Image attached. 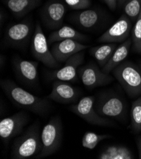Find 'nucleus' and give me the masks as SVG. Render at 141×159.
I'll use <instances>...</instances> for the list:
<instances>
[{"mask_svg":"<svg viewBox=\"0 0 141 159\" xmlns=\"http://www.w3.org/2000/svg\"><path fill=\"white\" fill-rule=\"evenodd\" d=\"M42 0H3V2L16 18H21L36 8Z\"/></svg>","mask_w":141,"mask_h":159,"instance_id":"obj_18","label":"nucleus"},{"mask_svg":"<svg viewBox=\"0 0 141 159\" xmlns=\"http://www.w3.org/2000/svg\"><path fill=\"white\" fill-rule=\"evenodd\" d=\"M102 17V13L98 10L85 9L72 14L70 20L81 28L89 30L97 26Z\"/></svg>","mask_w":141,"mask_h":159,"instance_id":"obj_17","label":"nucleus"},{"mask_svg":"<svg viewBox=\"0 0 141 159\" xmlns=\"http://www.w3.org/2000/svg\"><path fill=\"white\" fill-rule=\"evenodd\" d=\"M112 136L108 134H98L95 133L88 131L86 132L82 139V145L83 147L92 150L95 148L99 143L105 139L111 138Z\"/></svg>","mask_w":141,"mask_h":159,"instance_id":"obj_24","label":"nucleus"},{"mask_svg":"<svg viewBox=\"0 0 141 159\" xmlns=\"http://www.w3.org/2000/svg\"><path fill=\"white\" fill-rule=\"evenodd\" d=\"M132 44V39L129 38L127 40L121 43L120 45L117 46V49L115 50L110 59L102 68V70L108 74L112 72L115 68H116L127 58L129 53Z\"/></svg>","mask_w":141,"mask_h":159,"instance_id":"obj_19","label":"nucleus"},{"mask_svg":"<svg viewBox=\"0 0 141 159\" xmlns=\"http://www.w3.org/2000/svg\"><path fill=\"white\" fill-rule=\"evenodd\" d=\"M132 29V22L125 14L109 27L98 39V42L104 43H123L129 38Z\"/></svg>","mask_w":141,"mask_h":159,"instance_id":"obj_10","label":"nucleus"},{"mask_svg":"<svg viewBox=\"0 0 141 159\" xmlns=\"http://www.w3.org/2000/svg\"><path fill=\"white\" fill-rule=\"evenodd\" d=\"M117 48L116 43H105L92 48L90 50V53L96 59L99 66L103 68L110 59Z\"/></svg>","mask_w":141,"mask_h":159,"instance_id":"obj_21","label":"nucleus"},{"mask_svg":"<svg viewBox=\"0 0 141 159\" xmlns=\"http://www.w3.org/2000/svg\"><path fill=\"white\" fill-rule=\"evenodd\" d=\"M66 11L64 3L59 0H50L41 10V19L48 29H58L63 25Z\"/></svg>","mask_w":141,"mask_h":159,"instance_id":"obj_8","label":"nucleus"},{"mask_svg":"<svg viewBox=\"0 0 141 159\" xmlns=\"http://www.w3.org/2000/svg\"><path fill=\"white\" fill-rule=\"evenodd\" d=\"M28 121L29 117L23 111L2 119L0 121V136L3 141L7 143L20 134Z\"/></svg>","mask_w":141,"mask_h":159,"instance_id":"obj_12","label":"nucleus"},{"mask_svg":"<svg viewBox=\"0 0 141 159\" xmlns=\"http://www.w3.org/2000/svg\"><path fill=\"white\" fill-rule=\"evenodd\" d=\"M0 85L11 102L19 108L41 116L48 115L52 108L50 99L35 96L9 79L2 80Z\"/></svg>","mask_w":141,"mask_h":159,"instance_id":"obj_1","label":"nucleus"},{"mask_svg":"<svg viewBox=\"0 0 141 159\" xmlns=\"http://www.w3.org/2000/svg\"><path fill=\"white\" fill-rule=\"evenodd\" d=\"M132 41L133 50L141 54V11L132 29Z\"/></svg>","mask_w":141,"mask_h":159,"instance_id":"obj_26","label":"nucleus"},{"mask_svg":"<svg viewBox=\"0 0 141 159\" xmlns=\"http://www.w3.org/2000/svg\"><path fill=\"white\" fill-rule=\"evenodd\" d=\"M113 74L128 96L132 98L141 95V70L130 61H123L113 71Z\"/></svg>","mask_w":141,"mask_h":159,"instance_id":"obj_3","label":"nucleus"},{"mask_svg":"<svg viewBox=\"0 0 141 159\" xmlns=\"http://www.w3.org/2000/svg\"><path fill=\"white\" fill-rule=\"evenodd\" d=\"M3 17H5V15H3V11H1V12H0V21H1V27L2 26V23L3 22Z\"/></svg>","mask_w":141,"mask_h":159,"instance_id":"obj_32","label":"nucleus"},{"mask_svg":"<svg viewBox=\"0 0 141 159\" xmlns=\"http://www.w3.org/2000/svg\"><path fill=\"white\" fill-rule=\"evenodd\" d=\"M139 67H140V70H141V61L139 62Z\"/></svg>","mask_w":141,"mask_h":159,"instance_id":"obj_33","label":"nucleus"},{"mask_svg":"<svg viewBox=\"0 0 141 159\" xmlns=\"http://www.w3.org/2000/svg\"><path fill=\"white\" fill-rule=\"evenodd\" d=\"M104 2L107 5L109 9L114 10L117 7L118 0H103Z\"/></svg>","mask_w":141,"mask_h":159,"instance_id":"obj_28","label":"nucleus"},{"mask_svg":"<svg viewBox=\"0 0 141 159\" xmlns=\"http://www.w3.org/2000/svg\"><path fill=\"white\" fill-rule=\"evenodd\" d=\"M78 76L89 89L107 85L114 80L113 77L101 70L94 63H89L81 67L78 70Z\"/></svg>","mask_w":141,"mask_h":159,"instance_id":"obj_9","label":"nucleus"},{"mask_svg":"<svg viewBox=\"0 0 141 159\" xmlns=\"http://www.w3.org/2000/svg\"><path fill=\"white\" fill-rule=\"evenodd\" d=\"M64 1L70 8L75 10L87 9L92 4L90 0H64Z\"/></svg>","mask_w":141,"mask_h":159,"instance_id":"obj_27","label":"nucleus"},{"mask_svg":"<svg viewBox=\"0 0 141 159\" xmlns=\"http://www.w3.org/2000/svg\"><path fill=\"white\" fill-rule=\"evenodd\" d=\"M136 143L139 152V157L141 159V136L138 137L136 139Z\"/></svg>","mask_w":141,"mask_h":159,"instance_id":"obj_29","label":"nucleus"},{"mask_svg":"<svg viewBox=\"0 0 141 159\" xmlns=\"http://www.w3.org/2000/svg\"><path fill=\"white\" fill-rule=\"evenodd\" d=\"M33 31V24L29 20L13 24L6 31L5 41L13 47H24L28 43Z\"/></svg>","mask_w":141,"mask_h":159,"instance_id":"obj_14","label":"nucleus"},{"mask_svg":"<svg viewBox=\"0 0 141 159\" xmlns=\"http://www.w3.org/2000/svg\"><path fill=\"white\" fill-rule=\"evenodd\" d=\"M65 39H73L79 42H84L87 39V37L73 28L65 25L53 32L48 38V41L51 43Z\"/></svg>","mask_w":141,"mask_h":159,"instance_id":"obj_20","label":"nucleus"},{"mask_svg":"<svg viewBox=\"0 0 141 159\" xmlns=\"http://www.w3.org/2000/svg\"><path fill=\"white\" fill-rule=\"evenodd\" d=\"M89 47L81 42L73 40L65 39L56 42L52 48L51 52L55 58L59 63L65 62L73 55L79 53Z\"/></svg>","mask_w":141,"mask_h":159,"instance_id":"obj_16","label":"nucleus"},{"mask_svg":"<svg viewBox=\"0 0 141 159\" xmlns=\"http://www.w3.org/2000/svg\"><path fill=\"white\" fill-rule=\"evenodd\" d=\"M95 97L88 96L70 106V110L89 124L99 126H113L115 124L109 119L100 116L94 107Z\"/></svg>","mask_w":141,"mask_h":159,"instance_id":"obj_6","label":"nucleus"},{"mask_svg":"<svg viewBox=\"0 0 141 159\" xmlns=\"http://www.w3.org/2000/svg\"><path fill=\"white\" fill-rule=\"evenodd\" d=\"M95 107L100 116L119 120L123 118L127 110L123 100L113 93L103 94L99 96Z\"/></svg>","mask_w":141,"mask_h":159,"instance_id":"obj_7","label":"nucleus"},{"mask_svg":"<svg viewBox=\"0 0 141 159\" xmlns=\"http://www.w3.org/2000/svg\"><path fill=\"white\" fill-rule=\"evenodd\" d=\"M63 139V126L60 117H52L41 131L42 149L37 158L48 157L56 152L60 148Z\"/></svg>","mask_w":141,"mask_h":159,"instance_id":"obj_4","label":"nucleus"},{"mask_svg":"<svg viewBox=\"0 0 141 159\" xmlns=\"http://www.w3.org/2000/svg\"><path fill=\"white\" fill-rule=\"evenodd\" d=\"M0 66H1V68L3 67V63H5V57L3 56L2 55H1V57H0Z\"/></svg>","mask_w":141,"mask_h":159,"instance_id":"obj_30","label":"nucleus"},{"mask_svg":"<svg viewBox=\"0 0 141 159\" xmlns=\"http://www.w3.org/2000/svg\"><path fill=\"white\" fill-rule=\"evenodd\" d=\"M127 2V0H118L117 2V6L118 7H121L123 6L125 3Z\"/></svg>","mask_w":141,"mask_h":159,"instance_id":"obj_31","label":"nucleus"},{"mask_svg":"<svg viewBox=\"0 0 141 159\" xmlns=\"http://www.w3.org/2000/svg\"><path fill=\"white\" fill-rule=\"evenodd\" d=\"M79 94V91L67 81L55 80L52 91L47 98L58 103L69 104L77 102Z\"/></svg>","mask_w":141,"mask_h":159,"instance_id":"obj_15","label":"nucleus"},{"mask_svg":"<svg viewBox=\"0 0 141 159\" xmlns=\"http://www.w3.org/2000/svg\"><path fill=\"white\" fill-rule=\"evenodd\" d=\"M130 116L132 128L139 133L141 131V96L132 103Z\"/></svg>","mask_w":141,"mask_h":159,"instance_id":"obj_23","label":"nucleus"},{"mask_svg":"<svg viewBox=\"0 0 141 159\" xmlns=\"http://www.w3.org/2000/svg\"><path fill=\"white\" fill-rule=\"evenodd\" d=\"M84 60V52L77 53L66 61L62 68L49 72L47 78L50 81L59 80L64 81H77L78 80V67Z\"/></svg>","mask_w":141,"mask_h":159,"instance_id":"obj_13","label":"nucleus"},{"mask_svg":"<svg viewBox=\"0 0 141 159\" xmlns=\"http://www.w3.org/2000/svg\"><path fill=\"white\" fill-rule=\"evenodd\" d=\"M42 149L41 132L38 123L33 124L15 141L11 151L14 159H25L36 157Z\"/></svg>","mask_w":141,"mask_h":159,"instance_id":"obj_2","label":"nucleus"},{"mask_svg":"<svg viewBox=\"0 0 141 159\" xmlns=\"http://www.w3.org/2000/svg\"><path fill=\"white\" fill-rule=\"evenodd\" d=\"M12 63L15 74L22 84L32 87L38 84V62L15 57Z\"/></svg>","mask_w":141,"mask_h":159,"instance_id":"obj_11","label":"nucleus"},{"mask_svg":"<svg viewBox=\"0 0 141 159\" xmlns=\"http://www.w3.org/2000/svg\"><path fill=\"white\" fill-rule=\"evenodd\" d=\"M123 8L125 14L131 20L136 21L141 11V0H127Z\"/></svg>","mask_w":141,"mask_h":159,"instance_id":"obj_25","label":"nucleus"},{"mask_svg":"<svg viewBox=\"0 0 141 159\" xmlns=\"http://www.w3.org/2000/svg\"><path fill=\"white\" fill-rule=\"evenodd\" d=\"M99 159H133L132 151L123 145H112L104 148L98 157Z\"/></svg>","mask_w":141,"mask_h":159,"instance_id":"obj_22","label":"nucleus"},{"mask_svg":"<svg viewBox=\"0 0 141 159\" xmlns=\"http://www.w3.org/2000/svg\"><path fill=\"white\" fill-rule=\"evenodd\" d=\"M31 52L33 57L39 61L50 68H57L59 66L58 62L50 50L48 41L43 33L41 24L37 22L31 42Z\"/></svg>","mask_w":141,"mask_h":159,"instance_id":"obj_5","label":"nucleus"}]
</instances>
